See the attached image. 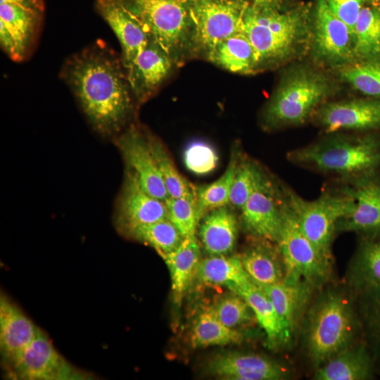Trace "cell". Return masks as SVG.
<instances>
[{
    "instance_id": "6da1fadb",
    "label": "cell",
    "mask_w": 380,
    "mask_h": 380,
    "mask_svg": "<svg viewBox=\"0 0 380 380\" xmlns=\"http://www.w3.org/2000/svg\"><path fill=\"white\" fill-rule=\"evenodd\" d=\"M61 75L99 135L114 139L130 125L136 101L122 58L110 49L96 44L71 56Z\"/></svg>"
},
{
    "instance_id": "7a4b0ae2",
    "label": "cell",
    "mask_w": 380,
    "mask_h": 380,
    "mask_svg": "<svg viewBox=\"0 0 380 380\" xmlns=\"http://www.w3.org/2000/svg\"><path fill=\"white\" fill-rule=\"evenodd\" d=\"M327 137L291 151L293 164L347 182L380 172V132Z\"/></svg>"
},
{
    "instance_id": "3957f363",
    "label": "cell",
    "mask_w": 380,
    "mask_h": 380,
    "mask_svg": "<svg viewBox=\"0 0 380 380\" xmlns=\"http://www.w3.org/2000/svg\"><path fill=\"white\" fill-rule=\"evenodd\" d=\"M242 31L257 53L260 69L289 59L310 32L303 8L281 12L280 8L249 4L243 13Z\"/></svg>"
},
{
    "instance_id": "277c9868",
    "label": "cell",
    "mask_w": 380,
    "mask_h": 380,
    "mask_svg": "<svg viewBox=\"0 0 380 380\" xmlns=\"http://www.w3.org/2000/svg\"><path fill=\"white\" fill-rule=\"evenodd\" d=\"M330 84L322 74L300 68L287 73L266 105L262 114L268 129L305 123L331 93Z\"/></svg>"
},
{
    "instance_id": "5b68a950",
    "label": "cell",
    "mask_w": 380,
    "mask_h": 380,
    "mask_svg": "<svg viewBox=\"0 0 380 380\" xmlns=\"http://www.w3.org/2000/svg\"><path fill=\"white\" fill-rule=\"evenodd\" d=\"M357 320L348 300L334 292L323 294L308 314L305 342L318 367L352 345Z\"/></svg>"
},
{
    "instance_id": "8992f818",
    "label": "cell",
    "mask_w": 380,
    "mask_h": 380,
    "mask_svg": "<svg viewBox=\"0 0 380 380\" xmlns=\"http://www.w3.org/2000/svg\"><path fill=\"white\" fill-rule=\"evenodd\" d=\"M175 63L189 55L191 0H123Z\"/></svg>"
},
{
    "instance_id": "52a82bcc",
    "label": "cell",
    "mask_w": 380,
    "mask_h": 380,
    "mask_svg": "<svg viewBox=\"0 0 380 380\" xmlns=\"http://www.w3.org/2000/svg\"><path fill=\"white\" fill-rule=\"evenodd\" d=\"M288 203L303 234L318 252L331 262V246L338 222L353 210L354 201L343 188L339 192H324L306 200L285 189Z\"/></svg>"
},
{
    "instance_id": "ba28073f",
    "label": "cell",
    "mask_w": 380,
    "mask_h": 380,
    "mask_svg": "<svg viewBox=\"0 0 380 380\" xmlns=\"http://www.w3.org/2000/svg\"><path fill=\"white\" fill-rule=\"evenodd\" d=\"M247 4L237 0H191L189 55L205 58L219 42L242 31Z\"/></svg>"
},
{
    "instance_id": "9c48e42d",
    "label": "cell",
    "mask_w": 380,
    "mask_h": 380,
    "mask_svg": "<svg viewBox=\"0 0 380 380\" xmlns=\"http://www.w3.org/2000/svg\"><path fill=\"white\" fill-rule=\"evenodd\" d=\"M276 243L285 268L284 278L303 279L315 289L328 279L331 262L327 261L303 234L286 196L283 224Z\"/></svg>"
},
{
    "instance_id": "30bf717a",
    "label": "cell",
    "mask_w": 380,
    "mask_h": 380,
    "mask_svg": "<svg viewBox=\"0 0 380 380\" xmlns=\"http://www.w3.org/2000/svg\"><path fill=\"white\" fill-rule=\"evenodd\" d=\"M7 367L9 376L18 379L64 380L87 376L58 353L40 329L30 344Z\"/></svg>"
},
{
    "instance_id": "8fae6325",
    "label": "cell",
    "mask_w": 380,
    "mask_h": 380,
    "mask_svg": "<svg viewBox=\"0 0 380 380\" xmlns=\"http://www.w3.org/2000/svg\"><path fill=\"white\" fill-rule=\"evenodd\" d=\"M285 203V190L281 194L265 176L240 210L245 229L261 240L277 243L283 224Z\"/></svg>"
},
{
    "instance_id": "7c38bea8",
    "label": "cell",
    "mask_w": 380,
    "mask_h": 380,
    "mask_svg": "<svg viewBox=\"0 0 380 380\" xmlns=\"http://www.w3.org/2000/svg\"><path fill=\"white\" fill-rule=\"evenodd\" d=\"M113 139L127 170L136 177L147 193L165 202L168 194L151 151L147 132L130 124Z\"/></svg>"
},
{
    "instance_id": "4fadbf2b",
    "label": "cell",
    "mask_w": 380,
    "mask_h": 380,
    "mask_svg": "<svg viewBox=\"0 0 380 380\" xmlns=\"http://www.w3.org/2000/svg\"><path fill=\"white\" fill-rule=\"evenodd\" d=\"M312 116L327 134L380 132V99L365 96L327 103Z\"/></svg>"
},
{
    "instance_id": "5bb4252c",
    "label": "cell",
    "mask_w": 380,
    "mask_h": 380,
    "mask_svg": "<svg viewBox=\"0 0 380 380\" xmlns=\"http://www.w3.org/2000/svg\"><path fill=\"white\" fill-rule=\"evenodd\" d=\"M312 37L315 52L326 63L343 67L355 61L350 30L325 0H316Z\"/></svg>"
},
{
    "instance_id": "9a60e30c",
    "label": "cell",
    "mask_w": 380,
    "mask_h": 380,
    "mask_svg": "<svg viewBox=\"0 0 380 380\" xmlns=\"http://www.w3.org/2000/svg\"><path fill=\"white\" fill-rule=\"evenodd\" d=\"M343 189L354 201L352 211L337 230L356 232L362 237L380 236V172L348 182Z\"/></svg>"
},
{
    "instance_id": "2e32d148",
    "label": "cell",
    "mask_w": 380,
    "mask_h": 380,
    "mask_svg": "<svg viewBox=\"0 0 380 380\" xmlns=\"http://www.w3.org/2000/svg\"><path fill=\"white\" fill-rule=\"evenodd\" d=\"M165 219H168L165 202L147 193L127 170L116 205L118 229L124 234L134 227Z\"/></svg>"
},
{
    "instance_id": "e0dca14e",
    "label": "cell",
    "mask_w": 380,
    "mask_h": 380,
    "mask_svg": "<svg viewBox=\"0 0 380 380\" xmlns=\"http://www.w3.org/2000/svg\"><path fill=\"white\" fill-rule=\"evenodd\" d=\"M96 8L120 44L121 58L127 71L148 44L146 29L123 0H97Z\"/></svg>"
},
{
    "instance_id": "ac0fdd59",
    "label": "cell",
    "mask_w": 380,
    "mask_h": 380,
    "mask_svg": "<svg viewBox=\"0 0 380 380\" xmlns=\"http://www.w3.org/2000/svg\"><path fill=\"white\" fill-rule=\"evenodd\" d=\"M42 11L15 4H0V42L14 61H21L34 42Z\"/></svg>"
},
{
    "instance_id": "d6986e66",
    "label": "cell",
    "mask_w": 380,
    "mask_h": 380,
    "mask_svg": "<svg viewBox=\"0 0 380 380\" xmlns=\"http://www.w3.org/2000/svg\"><path fill=\"white\" fill-rule=\"evenodd\" d=\"M175 65L173 59L149 37L145 48L126 71L137 104L145 103L156 94Z\"/></svg>"
},
{
    "instance_id": "ffe728a7",
    "label": "cell",
    "mask_w": 380,
    "mask_h": 380,
    "mask_svg": "<svg viewBox=\"0 0 380 380\" xmlns=\"http://www.w3.org/2000/svg\"><path fill=\"white\" fill-rule=\"evenodd\" d=\"M214 376L228 380H278L286 377V370L266 357L240 352L217 355L208 364Z\"/></svg>"
},
{
    "instance_id": "44dd1931",
    "label": "cell",
    "mask_w": 380,
    "mask_h": 380,
    "mask_svg": "<svg viewBox=\"0 0 380 380\" xmlns=\"http://www.w3.org/2000/svg\"><path fill=\"white\" fill-rule=\"evenodd\" d=\"M258 286L272 301L291 339L302 322L315 288L303 279L287 278L274 284Z\"/></svg>"
},
{
    "instance_id": "7402d4cb",
    "label": "cell",
    "mask_w": 380,
    "mask_h": 380,
    "mask_svg": "<svg viewBox=\"0 0 380 380\" xmlns=\"http://www.w3.org/2000/svg\"><path fill=\"white\" fill-rule=\"evenodd\" d=\"M39 329L8 298L1 296L0 347L6 365L34 340Z\"/></svg>"
},
{
    "instance_id": "603a6c76",
    "label": "cell",
    "mask_w": 380,
    "mask_h": 380,
    "mask_svg": "<svg viewBox=\"0 0 380 380\" xmlns=\"http://www.w3.org/2000/svg\"><path fill=\"white\" fill-rule=\"evenodd\" d=\"M238 220L227 205L212 210L200 220L198 236L209 255H228L234 250L239 232Z\"/></svg>"
},
{
    "instance_id": "cb8c5ba5",
    "label": "cell",
    "mask_w": 380,
    "mask_h": 380,
    "mask_svg": "<svg viewBox=\"0 0 380 380\" xmlns=\"http://www.w3.org/2000/svg\"><path fill=\"white\" fill-rule=\"evenodd\" d=\"M375 365L365 342L350 346L317 367V380H365L374 376Z\"/></svg>"
},
{
    "instance_id": "d4e9b609",
    "label": "cell",
    "mask_w": 380,
    "mask_h": 380,
    "mask_svg": "<svg viewBox=\"0 0 380 380\" xmlns=\"http://www.w3.org/2000/svg\"><path fill=\"white\" fill-rule=\"evenodd\" d=\"M241 296L249 305L260 326L264 330L270 347L277 348L288 343V335L272 301L266 293L252 281L228 287Z\"/></svg>"
},
{
    "instance_id": "484cf974",
    "label": "cell",
    "mask_w": 380,
    "mask_h": 380,
    "mask_svg": "<svg viewBox=\"0 0 380 380\" xmlns=\"http://www.w3.org/2000/svg\"><path fill=\"white\" fill-rule=\"evenodd\" d=\"M205 58L233 73L252 74L260 70L257 53L243 31L219 42Z\"/></svg>"
},
{
    "instance_id": "4316f807",
    "label": "cell",
    "mask_w": 380,
    "mask_h": 380,
    "mask_svg": "<svg viewBox=\"0 0 380 380\" xmlns=\"http://www.w3.org/2000/svg\"><path fill=\"white\" fill-rule=\"evenodd\" d=\"M269 241L255 244L241 255L244 270L256 285H270L282 281L285 268L279 251Z\"/></svg>"
},
{
    "instance_id": "83f0119b",
    "label": "cell",
    "mask_w": 380,
    "mask_h": 380,
    "mask_svg": "<svg viewBox=\"0 0 380 380\" xmlns=\"http://www.w3.org/2000/svg\"><path fill=\"white\" fill-rule=\"evenodd\" d=\"M163 259L170 272L173 296L179 303L196 276L201 261L200 245L196 236L184 238L179 246Z\"/></svg>"
},
{
    "instance_id": "f1b7e54d",
    "label": "cell",
    "mask_w": 380,
    "mask_h": 380,
    "mask_svg": "<svg viewBox=\"0 0 380 380\" xmlns=\"http://www.w3.org/2000/svg\"><path fill=\"white\" fill-rule=\"evenodd\" d=\"M350 279L359 293L380 288V236L362 237L351 263Z\"/></svg>"
},
{
    "instance_id": "f546056e",
    "label": "cell",
    "mask_w": 380,
    "mask_h": 380,
    "mask_svg": "<svg viewBox=\"0 0 380 380\" xmlns=\"http://www.w3.org/2000/svg\"><path fill=\"white\" fill-rule=\"evenodd\" d=\"M355 61L380 60V1L365 2L353 36Z\"/></svg>"
},
{
    "instance_id": "4dcf8cb0",
    "label": "cell",
    "mask_w": 380,
    "mask_h": 380,
    "mask_svg": "<svg viewBox=\"0 0 380 380\" xmlns=\"http://www.w3.org/2000/svg\"><path fill=\"white\" fill-rule=\"evenodd\" d=\"M196 276L203 284L227 287L251 281L241 255H209L201 260Z\"/></svg>"
},
{
    "instance_id": "1f68e13d",
    "label": "cell",
    "mask_w": 380,
    "mask_h": 380,
    "mask_svg": "<svg viewBox=\"0 0 380 380\" xmlns=\"http://www.w3.org/2000/svg\"><path fill=\"white\" fill-rule=\"evenodd\" d=\"M243 339L239 331L225 326L210 309L198 315L190 332V342L194 348L240 343Z\"/></svg>"
},
{
    "instance_id": "d6a6232c",
    "label": "cell",
    "mask_w": 380,
    "mask_h": 380,
    "mask_svg": "<svg viewBox=\"0 0 380 380\" xmlns=\"http://www.w3.org/2000/svg\"><path fill=\"white\" fill-rule=\"evenodd\" d=\"M239 161V155L234 150L227 169L217 180L196 186V209L198 222L209 211L229 204L232 184Z\"/></svg>"
},
{
    "instance_id": "836d02e7",
    "label": "cell",
    "mask_w": 380,
    "mask_h": 380,
    "mask_svg": "<svg viewBox=\"0 0 380 380\" xmlns=\"http://www.w3.org/2000/svg\"><path fill=\"white\" fill-rule=\"evenodd\" d=\"M147 137L168 196L172 198L196 197V186L178 171L172 157L162 142L149 132H147Z\"/></svg>"
},
{
    "instance_id": "e575fe53",
    "label": "cell",
    "mask_w": 380,
    "mask_h": 380,
    "mask_svg": "<svg viewBox=\"0 0 380 380\" xmlns=\"http://www.w3.org/2000/svg\"><path fill=\"white\" fill-rule=\"evenodd\" d=\"M124 234L153 248L162 258L177 248L184 239L168 219L134 227Z\"/></svg>"
},
{
    "instance_id": "d590c367",
    "label": "cell",
    "mask_w": 380,
    "mask_h": 380,
    "mask_svg": "<svg viewBox=\"0 0 380 380\" xmlns=\"http://www.w3.org/2000/svg\"><path fill=\"white\" fill-rule=\"evenodd\" d=\"M340 76L365 96L380 99V60L355 61L341 67Z\"/></svg>"
},
{
    "instance_id": "8d00e7d4",
    "label": "cell",
    "mask_w": 380,
    "mask_h": 380,
    "mask_svg": "<svg viewBox=\"0 0 380 380\" xmlns=\"http://www.w3.org/2000/svg\"><path fill=\"white\" fill-rule=\"evenodd\" d=\"M362 325L367 342H365L375 367L380 361V288L360 293Z\"/></svg>"
},
{
    "instance_id": "74e56055",
    "label": "cell",
    "mask_w": 380,
    "mask_h": 380,
    "mask_svg": "<svg viewBox=\"0 0 380 380\" xmlns=\"http://www.w3.org/2000/svg\"><path fill=\"white\" fill-rule=\"evenodd\" d=\"M264 177L257 164L248 160H239L232 184L229 204L241 210Z\"/></svg>"
},
{
    "instance_id": "f35d334b",
    "label": "cell",
    "mask_w": 380,
    "mask_h": 380,
    "mask_svg": "<svg viewBox=\"0 0 380 380\" xmlns=\"http://www.w3.org/2000/svg\"><path fill=\"white\" fill-rule=\"evenodd\" d=\"M165 203L168 220L182 236H195L199 223L196 215V197H168Z\"/></svg>"
},
{
    "instance_id": "ab89813d",
    "label": "cell",
    "mask_w": 380,
    "mask_h": 380,
    "mask_svg": "<svg viewBox=\"0 0 380 380\" xmlns=\"http://www.w3.org/2000/svg\"><path fill=\"white\" fill-rule=\"evenodd\" d=\"M210 310L222 323L231 329H236L255 318L244 298L235 293L222 298Z\"/></svg>"
},
{
    "instance_id": "60d3db41",
    "label": "cell",
    "mask_w": 380,
    "mask_h": 380,
    "mask_svg": "<svg viewBox=\"0 0 380 380\" xmlns=\"http://www.w3.org/2000/svg\"><path fill=\"white\" fill-rule=\"evenodd\" d=\"M184 161L191 172L206 175L216 167L218 156L210 145L203 141H194L186 148Z\"/></svg>"
},
{
    "instance_id": "b9f144b4",
    "label": "cell",
    "mask_w": 380,
    "mask_h": 380,
    "mask_svg": "<svg viewBox=\"0 0 380 380\" xmlns=\"http://www.w3.org/2000/svg\"><path fill=\"white\" fill-rule=\"evenodd\" d=\"M333 13L348 27L353 39L356 22L365 0H325Z\"/></svg>"
},
{
    "instance_id": "7bdbcfd3",
    "label": "cell",
    "mask_w": 380,
    "mask_h": 380,
    "mask_svg": "<svg viewBox=\"0 0 380 380\" xmlns=\"http://www.w3.org/2000/svg\"><path fill=\"white\" fill-rule=\"evenodd\" d=\"M0 4H15L27 8L42 11V0H0Z\"/></svg>"
},
{
    "instance_id": "ee69618b",
    "label": "cell",
    "mask_w": 380,
    "mask_h": 380,
    "mask_svg": "<svg viewBox=\"0 0 380 380\" xmlns=\"http://www.w3.org/2000/svg\"><path fill=\"white\" fill-rule=\"evenodd\" d=\"M258 7L280 8L284 0H237Z\"/></svg>"
},
{
    "instance_id": "f6af8a7d",
    "label": "cell",
    "mask_w": 380,
    "mask_h": 380,
    "mask_svg": "<svg viewBox=\"0 0 380 380\" xmlns=\"http://www.w3.org/2000/svg\"><path fill=\"white\" fill-rule=\"evenodd\" d=\"M365 2H376V1H380V0H365Z\"/></svg>"
}]
</instances>
